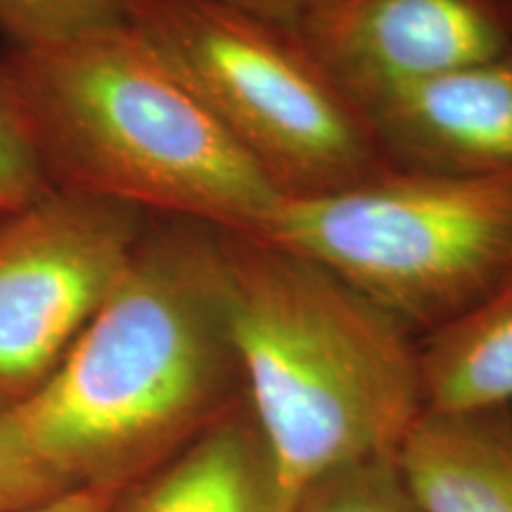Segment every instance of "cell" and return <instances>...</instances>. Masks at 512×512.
<instances>
[{
    "mask_svg": "<svg viewBox=\"0 0 512 512\" xmlns=\"http://www.w3.org/2000/svg\"><path fill=\"white\" fill-rule=\"evenodd\" d=\"M366 112L396 171L512 176V53L415 83Z\"/></svg>",
    "mask_w": 512,
    "mask_h": 512,
    "instance_id": "cell-8",
    "label": "cell"
},
{
    "mask_svg": "<svg viewBox=\"0 0 512 512\" xmlns=\"http://www.w3.org/2000/svg\"><path fill=\"white\" fill-rule=\"evenodd\" d=\"M48 190L50 185L24 138L19 136L15 119L0 93V216L15 214Z\"/></svg>",
    "mask_w": 512,
    "mask_h": 512,
    "instance_id": "cell-15",
    "label": "cell"
},
{
    "mask_svg": "<svg viewBox=\"0 0 512 512\" xmlns=\"http://www.w3.org/2000/svg\"><path fill=\"white\" fill-rule=\"evenodd\" d=\"M508 3H510V8H512V0H508Z\"/></svg>",
    "mask_w": 512,
    "mask_h": 512,
    "instance_id": "cell-18",
    "label": "cell"
},
{
    "mask_svg": "<svg viewBox=\"0 0 512 512\" xmlns=\"http://www.w3.org/2000/svg\"><path fill=\"white\" fill-rule=\"evenodd\" d=\"M221 3L252 12V15L264 17L268 22L297 27L313 8H318L325 0H221Z\"/></svg>",
    "mask_w": 512,
    "mask_h": 512,
    "instance_id": "cell-16",
    "label": "cell"
},
{
    "mask_svg": "<svg viewBox=\"0 0 512 512\" xmlns=\"http://www.w3.org/2000/svg\"><path fill=\"white\" fill-rule=\"evenodd\" d=\"M425 411L512 406V275L463 316L420 337Z\"/></svg>",
    "mask_w": 512,
    "mask_h": 512,
    "instance_id": "cell-11",
    "label": "cell"
},
{
    "mask_svg": "<svg viewBox=\"0 0 512 512\" xmlns=\"http://www.w3.org/2000/svg\"><path fill=\"white\" fill-rule=\"evenodd\" d=\"M126 22L280 200L335 195L394 171L368 112L294 27L221 0H126Z\"/></svg>",
    "mask_w": 512,
    "mask_h": 512,
    "instance_id": "cell-4",
    "label": "cell"
},
{
    "mask_svg": "<svg viewBox=\"0 0 512 512\" xmlns=\"http://www.w3.org/2000/svg\"><path fill=\"white\" fill-rule=\"evenodd\" d=\"M292 512H422L396 456L370 458L325 472L294 496Z\"/></svg>",
    "mask_w": 512,
    "mask_h": 512,
    "instance_id": "cell-12",
    "label": "cell"
},
{
    "mask_svg": "<svg viewBox=\"0 0 512 512\" xmlns=\"http://www.w3.org/2000/svg\"><path fill=\"white\" fill-rule=\"evenodd\" d=\"M240 401L223 230L152 214L62 366L10 415L67 494H117Z\"/></svg>",
    "mask_w": 512,
    "mask_h": 512,
    "instance_id": "cell-1",
    "label": "cell"
},
{
    "mask_svg": "<svg viewBox=\"0 0 512 512\" xmlns=\"http://www.w3.org/2000/svg\"><path fill=\"white\" fill-rule=\"evenodd\" d=\"M245 396L297 494L325 472L396 456L425 411L420 337L309 256L226 233Z\"/></svg>",
    "mask_w": 512,
    "mask_h": 512,
    "instance_id": "cell-3",
    "label": "cell"
},
{
    "mask_svg": "<svg viewBox=\"0 0 512 512\" xmlns=\"http://www.w3.org/2000/svg\"><path fill=\"white\" fill-rule=\"evenodd\" d=\"M150 216L55 188L0 216V411L24 406L57 373Z\"/></svg>",
    "mask_w": 512,
    "mask_h": 512,
    "instance_id": "cell-6",
    "label": "cell"
},
{
    "mask_svg": "<svg viewBox=\"0 0 512 512\" xmlns=\"http://www.w3.org/2000/svg\"><path fill=\"white\" fill-rule=\"evenodd\" d=\"M294 496L245 396L195 441L119 489L107 512H292Z\"/></svg>",
    "mask_w": 512,
    "mask_h": 512,
    "instance_id": "cell-9",
    "label": "cell"
},
{
    "mask_svg": "<svg viewBox=\"0 0 512 512\" xmlns=\"http://www.w3.org/2000/svg\"><path fill=\"white\" fill-rule=\"evenodd\" d=\"M396 463L422 512H512V406L422 411Z\"/></svg>",
    "mask_w": 512,
    "mask_h": 512,
    "instance_id": "cell-10",
    "label": "cell"
},
{
    "mask_svg": "<svg viewBox=\"0 0 512 512\" xmlns=\"http://www.w3.org/2000/svg\"><path fill=\"white\" fill-rule=\"evenodd\" d=\"M121 22L126 0H0V36L15 48L48 46Z\"/></svg>",
    "mask_w": 512,
    "mask_h": 512,
    "instance_id": "cell-13",
    "label": "cell"
},
{
    "mask_svg": "<svg viewBox=\"0 0 512 512\" xmlns=\"http://www.w3.org/2000/svg\"><path fill=\"white\" fill-rule=\"evenodd\" d=\"M294 29L363 110L512 53L508 0H325Z\"/></svg>",
    "mask_w": 512,
    "mask_h": 512,
    "instance_id": "cell-7",
    "label": "cell"
},
{
    "mask_svg": "<svg viewBox=\"0 0 512 512\" xmlns=\"http://www.w3.org/2000/svg\"><path fill=\"white\" fill-rule=\"evenodd\" d=\"M112 496L114 494H98V491H76V494H64L24 512H107Z\"/></svg>",
    "mask_w": 512,
    "mask_h": 512,
    "instance_id": "cell-17",
    "label": "cell"
},
{
    "mask_svg": "<svg viewBox=\"0 0 512 512\" xmlns=\"http://www.w3.org/2000/svg\"><path fill=\"white\" fill-rule=\"evenodd\" d=\"M0 93L50 188L259 235L264 176L128 22L0 50Z\"/></svg>",
    "mask_w": 512,
    "mask_h": 512,
    "instance_id": "cell-2",
    "label": "cell"
},
{
    "mask_svg": "<svg viewBox=\"0 0 512 512\" xmlns=\"http://www.w3.org/2000/svg\"><path fill=\"white\" fill-rule=\"evenodd\" d=\"M64 494L19 434L10 411H0V512H24Z\"/></svg>",
    "mask_w": 512,
    "mask_h": 512,
    "instance_id": "cell-14",
    "label": "cell"
},
{
    "mask_svg": "<svg viewBox=\"0 0 512 512\" xmlns=\"http://www.w3.org/2000/svg\"><path fill=\"white\" fill-rule=\"evenodd\" d=\"M256 238L330 268L430 335L512 275V176L389 171L313 200H280Z\"/></svg>",
    "mask_w": 512,
    "mask_h": 512,
    "instance_id": "cell-5",
    "label": "cell"
}]
</instances>
